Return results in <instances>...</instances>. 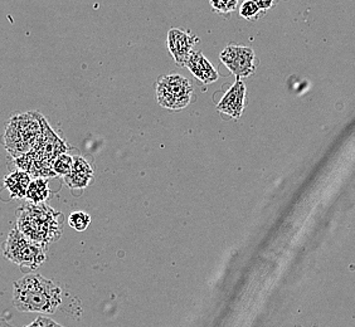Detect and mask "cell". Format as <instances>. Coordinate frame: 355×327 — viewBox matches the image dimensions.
<instances>
[{
    "mask_svg": "<svg viewBox=\"0 0 355 327\" xmlns=\"http://www.w3.org/2000/svg\"><path fill=\"white\" fill-rule=\"evenodd\" d=\"M69 224L71 228H73L77 232H83L91 224V217L86 211H72L69 214Z\"/></svg>",
    "mask_w": 355,
    "mask_h": 327,
    "instance_id": "13",
    "label": "cell"
},
{
    "mask_svg": "<svg viewBox=\"0 0 355 327\" xmlns=\"http://www.w3.org/2000/svg\"><path fill=\"white\" fill-rule=\"evenodd\" d=\"M209 4L216 13L223 14L225 18H228L231 13L236 10L239 1L237 0H218V1L211 0Z\"/></svg>",
    "mask_w": 355,
    "mask_h": 327,
    "instance_id": "16",
    "label": "cell"
},
{
    "mask_svg": "<svg viewBox=\"0 0 355 327\" xmlns=\"http://www.w3.org/2000/svg\"><path fill=\"white\" fill-rule=\"evenodd\" d=\"M0 327H13V326H12V325H9V324H8L7 321L1 320V319H0Z\"/></svg>",
    "mask_w": 355,
    "mask_h": 327,
    "instance_id": "19",
    "label": "cell"
},
{
    "mask_svg": "<svg viewBox=\"0 0 355 327\" xmlns=\"http://www.w3.org/2000/svg\"><path fill=\"white\" fill-rule=\"evenodd\" d=\"M199 42L198 37L191 35L189 30L171 28L168 33V49L173 55L174 61L179 66H185L191 53L193 47Z\"/></svg>",
    "mask_w": 355,
    "mask_h": 327,
    "instance_id": "7",
    "label": "cell"
},
{
    "mask_svg": "<svg viewBox=\"0 0 355 327\" xmlns=\"http://www.w3.org/2000/svg\"><path fill=\"white\" fill-rule=\"evenodd\" d=\"M43 117L38 111H29L9 118L1 145L10 157H21L35 148L42 135Z\"/></svg>",
    "mask_w": 355,
    "mask_h": 327,
    "instance_id": "3",
    "label": "cell"
},
{
    "mask_svg": "<svg viewBox=\"0 0 355 327\" xmlns=\"http://www.w3.org/2000/svg\"><path fill=\"white\" fill-rule=\"evenodd\" d=\"M13 305L26 314H55L63 302V291L53 281L31 273L13 283Z\"/></svg>",
    "mask_w": 355,
    "mask_h": 327,
    "instance_id": "1",
    "label": "cell"
},
{
    "mask_svg": "<svg viewBox=\"0 0 355 327\" xmlns=\"http://www.w3.org/2000/svg\"><path fill=\"white\" fill-rule=\"evenodd\" d=\"M17 225L19 232L35 245L48 248L61 238L63 232V214L46 204L23 203L17 209Z\"/></svg>",
    "mask_w": 355,
    "mask_h": 327,
    "instance_id": "2",
    "label": "cell"
},
{
    "mask_svg": "<svg viewBox=\"0 0 355 327\" xmlns=\"http://www.w3.org/2000/svg\"><path fill=\"white\" fill-rule=\"evenodd\" d=\"M48 248L35 245L24 237L15 227L1 245V254L14 265L35 271L46 262Z\"/></svg>",
    "mask_w": 355,
    "mask_h": 327,
    "instance_id": "4",
    "label": "cell"
},
{
    "mask_svg": "<svg viewBox=\"0 0 355 327\" xmlns=\"http://www.w3.org/2000/svg\"><path fill=\"white\" fill-rule=\"evenodd\" d=\"M257 6H259V8H260L263 13H266L267 10L272 7L273 1H262V0H259Z\"/></svg>",
    "mask_w": 355,
    "mask_h": 327,
    "instance_id": "18",
    "label": "cell"
},
{
    "mask_svg": "<svg viewBox=\"0 0 355 327\" xmlns=\"http://www.w3.org/2000/svg\"><path fill=\"white\" fill-rule=\"evenodd\" d=\"M24 327H63L61 325H58L57 322H55L53 320H51V319H48V317H44V316H40V317H37L31 325H28V326Z\"/></svg>",
    "mask_w": 355,
    "mask_h": 327,
    "instance_id": "17",
    "label": "cell"
},
{
    "mask_svg": "<svg viewBox=\"0 0 355 327\" xmlns=\"http://www.w3.org/2000/svg\"><path fill=\"white\" fill-rule=\"evenodd\" d=\"M245 98H246V87L241 78L236 80V83L225 92L222 100L217 105V111L225 114L227 116L239 120L245 109Z\"/></svg>",
    "mask_w": 355,
    "mask_h": 327,
    "instance_id": "8",
    "label": "cell"
},
{
    "mask_svg": "<svg viewBox=\"0 0 355 327\" xmlns=\"http://www.w3.org/2000/svg\"><path fill=\"white\" fill-rule=\"evenodd\" d=\"M220 61L237 78L250 77L256 71L254 53L251 48L230 44L222 51Z\"/></svg>",
    "mask_w": 355,
    "mask_h": 327,
    "instance_id": "6",
    "label": "cell"
},
{
    "mask_svg": "<svg viewBox=\"0 0 355 327\" xmlns=\"http://www.w3.org/2000/svg\"><path fill=\"white\" fill-rule=\"evenodd\" d=\"M263 14L265 13L257 6V1L253 0L243 1L239 8V15L247 21H259Z\"/></svg>",
    "mask_w": 355,
    "mask_h": 327,
    "instance_id": "14",
    "label": "cell"
},
{
    "mask_svg": "<svg viewBox=\"0 0 355 327\" xmlns=\"http://www.w3.org/2000/svg\"><path fill=\"white\" fill-rule=\"evenodd\" d=\"M51 191L48 186V180L44 177H37L32 179L29 188H28L27 199L28 203L32 204H44L46 200L49 198Z\"/></svg>",
    "mask_w": 355,
    "mask_h": 327,
    "instance_id": "12",
    "label": "cell"
},
{
    "mask_svg": "<svg viewBox=\"0 0 355 327\" xmlns=\"http://www.w3.org/2000/svg\"><path fill=\"white\" fill-rule=\"evenodd\" d=\"M92 177H94V170L91 165L83 157H73L72 170L63 179L69 188L76 191V189H85L86 186H89Z\"/></svg>",
    "mask_w": 355,
    "mask_h": 327,
    "instance_id": "9",
    "label": "cell"
},
{
    "mask_svg": "<svg viewBox=\"0 0 355 327\" xmlns=\"http://www.w3.org/2000/svg\"><path fill=\"white\" fill-rule=\"evenodd\" d=\"M193 87L191 82L179 75L164 76L157 82V98L165 109H184L191 103Z\"/></svg>",
    "mask_w": 355,
    "mask_h": 327,
    "instance_id": "5",
    "label": "cell"
},
{
    "mask_svg": "<svg viewBox=\"0 0 355 327\" xmlns=\"http://www.w3.org/2000/svg\"><path fill=\"white\" fill-rule=\"evenodd\" d=\"M72 165H73V157H71L69 154H62L61 157H57L53 161L52 169L55 175L64 177H67L72 170Z\"/></svg>",
    "mask_w": 355,
    "mask_h": 327,
    "instance_id": "15",
    "label": "cell"
},
{
    "mask_svg": "<svg viewBox=\"0 0 355 327\" xmlns=\"http://www.w3.org/2000/svg\"><path fill=\"white\" fill-rule=\"evenodd\" d=\"M31 182L32 177L26 171L14 170L3 179V186L9 191L12 198L26 199Z\"/></svg>",
    "mask_w": 355,
    "mask_h": 327,
    "instance_id": "11",
    "label": "cell"
},
{
    "mask_svg": "<svg viewBox=\"0 0 355 327\" xmlns=\"http://www.w3.org/2000/svg\"><path fill=\"white\" fill-rule=\"evenodd\" d=\"M199 81L209 85L218 80V72L214 69L211 62L205 58L202 52H193L185 64Z\"/></svg>",
    "mask_w": 355,
    "mask_h": 327,
    "instance_id": "10",
    "label": "cell"
}]
</instances>
